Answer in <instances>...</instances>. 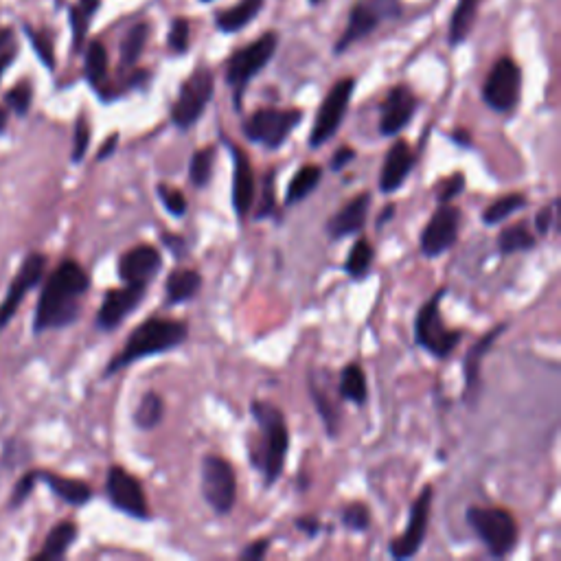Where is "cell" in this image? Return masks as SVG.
<instances>
[{"label": "cell", "mask_w": 561, "mask_h": 561, "mask_svg": "<svg viewBox=\"0 0 561 561\" xmlns=\"http://www.w3.org/2000/svg\"><path fill=\"white\" fill-rule=\"evenodd\" d=\"M296 531H301L309 540H314V537L323 531V524L316 518V515H301V518L294 520Z\"/></svg>", "instance_id": "cell-51"}, {"label": "cell", "mask_w": 561, "mask_h": 561, "mask_svg": "<svg viewBox=\"0 0 561 561\" xmlns=\"http://www.w3.org/2000/svg\"><path fill=\"white\" fill-rule=\"evenodd\" d=\"M393 215H395V204H388L382 215L377 217V228H384V222H391Z\"/></svg>", "instance_id": "cell-57"}, {"label": "cell", "mask_w": 561, "mask_h": 561, "mask_svg": "<svg viewBox=\"0 0 561 561\" xmlns=\"http://www.w3.org/2000/svg\"><path fill=\"white\" fill-rule=\"evenodd\" d=\"M202 3H213V0H202Z\"/></svg>", "instance_id": "cell-60"}, {"label": "cell", "mask_w": 561, "mask_h": 561, "mask_svg": "<svg viewBox=\"0 0 561 561\" xmlns=\"http://www.w3.org/2000/svg\"><path fill=\"white\" fill-rule=\"evenodd\" d=\"M382 22V11L369 5V3H358L353 5L349 20H347V27L342 31V36L338 38L334 51L340 55L345 53L351 44L360 42L362 38L371 36V33L377 29V25Z\"/></svg>", "instance_id": "cell-23"}, {"label": "cell", "mask_w": 561, "mask_h": 561, "mask_svg": "<svg viewBox=\"0 0 561 561\" xmlns=\"http://www.w3.org/2000/svg\"><path fill=\"white\" fill-rule=\"evenodd\" d=\"M480 3H483V0H459V3H456L450 18V33H448L450 47H459V44H463L469 38L478 16Z\"/></svg>", "instance_id": "cell-29"}, {"label": "cell", "mask_w": 561, "mask_h": 561, "mask_svg": "<svg viewBox=\"0 0 561 561\" xmlns=\"http://www.w3.org/2000/svg\"><path fill=\"white\" fill-rule=\"evenodd\" d=\"M202 498L217 515H228L237 502L235 467L217 454L202 459Z\"/></svg>", "instance_id": "cell-9"}, {"label": "cell", "mask_w": 561, "mask_h": 561, "mask_svg": "<svg viewBox=\"0 0 561 561\" xmlns=\"http://www.w3.org/2000/svg\"><path fill=\"white\" fill-rule=\"evenodd\" d=\"M71 25H73V44H75V49H82L84 47V40H86V33H88L90 18L79 7H73L71 9Z\"/></svg>", "instance_id": "cell-50"}, {"label": "cell", "mask_w": 561, "mask_h": 561, "mask_svg": "<svg viewBox=\"0 0 561 561\" xmlns=\"http://www.w3.org/2000/svg\"><path fill=\"white\" fill-rule=\"evenodd\" d=\"M338 397L351 402L356 406H364L369 399V386H366V375L362 366L351 362L340 373V384H338Z\"/></svg>", "instance_id": "cell-30"}, {"label": "cell", "mask_w": 561, "mask_h": 561, "mask_svg": "<svg viewBox=\"0 0 561 561\" xmlns=\"http://www.w3.org/2000/svg\"><path fill=\"white\" fill-rule=\"evenodd\" d=\"M417 165V156L406 141H395L391 150L384 156V165L380 171V191L384 196H391L397 189H402L412 169Z\"/></svg>", "instance_id": "cell-21"}, {"label": "cell", "mask_w": 561, "mask_h": 561, "mask_svg": "<svg viewBox=\"0 0 561 561\" xmlns=\"http://www.w3.org/2000/svg\"><path fill=\"white\" fill-rule=\"evenodd\" d=\"M461 222H463V213L459 206L448 204H439V209L434 211V215L430 217V222L423 228V233L419 237V250L421 255L426 259H437L443 253L456 244L461 233Z\"/></svg>", "instance_id": "cell-12"}, {"label": "cell", "mask_w": 561, "mask_h": 561, "mask_svg": "<svg viewBox=\"0 0 561 561\" xmlns=\"http://www.w3.org/2000/svg\"><path fill=\"white\" fill-rule=\"evenodd\" d=\"M263 3L266 0H239L237 5H233L231 9L220 11V14L215 16V25L220 31L224 33H237L242 31L244 27H248L250 22H253L259 11L263 9Z\"/></svg>", "instance_id": "cell-28"}, {"label": "cell", "mask_w": 561, "mask_h": 561, "mask_svg": "<svg viewBox=\"0 0 561 561\" xmlns=\"http://www.w3.org/2000/svg\"><path fill=\"white\" fill-rule=\"evenodd\" d=\"M320 180H323V167H318V165L301 167L294 174V178L290 180L288 193H285V204L294 206V204H299L305 198L312 196L316 187L320 185Z\"/></svg>", "instance_id": "cell-31"}, {"label": "cell", "mask_w": 561, "mask_h": 561, "mask_svg": "<svg viewBox=\"0 0 561 561\" xmlns=\"http://www.w3.org/2000/svg\"><path fill=\"white\" fill-rule=\"evenodd\" d=\"M106 494H108L110 505L117 511L130 515V518H134V520L152 518L150 502H147L143 485L128 472V469H123L119 465H112L108 469Z\"/></svg>", "instance_id": "cell-13"}, {"label": "cell", "mask_w": 561, "mask_h": 561, "mask_svg": "<svg viewBox=\"0 0 561 561\" xmlns=\"http://www.w3.org/2000/svg\"><path fill=\"white\" fill-rule=\"evenodd\" d=\"M557 209H559V198L551 202V206H544V209L535 215V231L540 237H546L555 228L557 222Z\"/></svg>", "instance_id": "cell-48"}, {"label": "cell", "mask_w": 561, "mask_h": 561, "mask_svg": "<svg viewBox=\"0 0 561 561\" xmlns=\"http://www.w3.org/2000/svg\"><path fill=\"white\" fill-rule=\"evenodd\" d=\"M215 93V75L209 68L200 66L198 71H193L185 84L180 86L178 99L171 106V123L176 125L180 132L191 130L193 125L200 121L209 101Z\"/></svg>", "instance_id": "cell-8"}, {"label": "cell", "mask_w": 561, "mask_h": 561, "mask_svg": "<svg viewBox=\"0 0 561 561\" xmlns=\"http://www.w3.org/2000/svg\"><path fill=\"white\" fill-rule=\"evenodd\" d=\"M274 215H277V193H274V169H272L268 171L266 178H263L255 217L257 220H266V217H274Z\"/></svg>", "instance_id": "cell-40"}, {"label": "cell", "mask_w": 561, "mask_h": 561, "mask_svg": "<svg viewBox=\"0 0 561 561\" xmlns=\"http://www.w3.org/2000/svg\"><path fill=\"white\" fill-rule=\"evenodd\" d=\"M417 108H419V99L408 86L399 84L388 90L380 112V134L397 136L404 128H408Z\"/></svg>", "instance_id": "cell-18"}, {"label": "cell", "mask_w": 561, "mask_h": 561, "mask_svg": "<svg viewBox=\"0 0 561 561\" xmlns=\"http://www.w3.org/2000/svg\"><path fill=\"white\" fill-rule=\"evenodd\" d=\"M160 268H163V257H160L158 248L150 244L134 246L119 259V277L128 285H147L150 288Z\"/></svg>", "instance_id": "cell-19"}, {"label": "cell", "mask_w": 561, "mask_h": 561, "mask_svg": "<svg viewBox=\"0 0 561 561\" xmlns=\"http://www.w3.org/2000/svg\"><path fill=\"white\" fill-rule=\"evenodd\" d=\"M16 57V44H14V33L9 29H0V77L9 68V64L14 62Z\"/></svg>", "instance_id": "cell-49"}, {"label": "cell", "mask_w": 561, "mask_h": 561, "mask_svg": "<svg viewBox=\"0 0 561 561\" xmlns=\"http://www.w3.org/2000/svg\"><path fill=\"white\" fill-rule=\"evenodd\" d=\"M353 90H356V79L353 77L340 79L338 84L331 86L327 97L323 99V103H320L314 128L309 132V147H312V150L323 147L327 141L334 139L342 121L347 117Z\"/></svg>", "instance_id": "cell-10"}, {"label": "cell", "mask_w": 561, "mask_h": 561, "mask_svg": "<svg viewBox=\"0 0 561 561\" xmlns=\"http://www.w3.org/2000/svg\"><path fill=\"white\" fill-rule=\"evenodd\" d=\"M189 40H191V29H189V20L187 18H174L169 27V36H167V44L169 49L182 55L189 51Z\"/></svg>", "instance_id": "cell-41"}, {"label": "cell", "mask_w": 561, "mask_h": 561, "mask_svg": "<svg viewBox=\"0 0 561 561\" xmlns=\"http://www.w3.org/2000/svg\"><path fill=\"white\" fill-rule=\"evenodd\" d=\"M160 242H163V246H167L169 253H171V255H176L178 259L187 255V242H185V239H182L180 235L163 233V235H160Z\"/></svg>", "instance_id": "cell-53"}, {"label": "cell", "mask_w": 561, "mask_h": 561, "mask_svg": "<svg viewBox=\"0 0 561 561\" xmlns=\"http://www.w3.org/2000/svg\"><path fill=\"white\" fill-rule=\"evenodd\" d=\"M5 123H7V112H5L3 108H0V132L5 130Z\"/></svg>", "instance_id": "cell-58"}, {"label": "cell", "mask_w": 561, "mask_h": 561, "mask_svg": "<svg viewBox=\"0 0 561 561\" xmlns=\"http://www.w3.org/2000/svg\"><path fill=\"white\" fill-rule=\"evenodd\" d=\"M150 40V25L147 22H139L134 25L121 42V66L132 68L136 62L141 60V55L145 51V44Z\"/></svg>", "instance_id": "cell-37"}, {"label": "cell", "mask_w": 561, "mask_h": 561, "mask_svg": "<svg viewBox=\"0 0 561 561\" xmlns=\"http://www.w3.org/2000/svg\"><path fill=\"white\" fill-rule=\"evenodd\" d=\"M165 417V399L154 391H147L134 410V426L139 430H154Z\"/></svg>", "instance_id": "cell-32"}, {"label": "cell", "mask_w": 561, "mask_h": 561, "mask_svg": "<svg viewBox=\"0 0 561 561\" xmlns=\"http://www.w3.org/2000/svg\"><path fill=\"white\" fill-rule=\"evenodd\" d=\"M537 246V237L529 231L526 224H513L509 228H502L498 235V250L500 255H513V253H526Z\"/></svg>", "instance_id": "cell-33"}, {"label": "cell", "mask_w": 561, "mask_h": 561, "mask_svg": "<svg viewBox=\"0 0 561 561\" xmlns=\"http://www.w3.org/2000/svg\"><path fill=\"white\" fill-rule=\"evenodd\" d=\"M309 3H312V5H316V3H320V0H309Z\"/></svg>", "instance_id": "cell-59"}, {"label": "cell", "mask_w": 561, "mask_h": 561, "mask_svg": "<svg viewBox=\"0 0 561 561\" xmlns=\"http://www.w3.org/2000/svg\"><path fill=\"white\" fill-rule=\"evenodd\" d=\"M507 331V323H500L494 329H489L483 338H478L472 349L467 351V356L463 358V375H465V402L469 406L476 404L478 399V391H480V366H483V360L489 356V351L494 349L496 342L500 340V336Z\"/></svg>", "instance_id": "cell-20"}, {"label": "cell", "mask_w": 561, "mask_h": 561, "mask_svg": "<svg viewBox=\"0 0 561 561\" xmlns=\"http://www.w3.org/2000/svg\"><path fill=\"white\" fill-rule=\"evenodd\" d=\"M450 139H452V143H456L459 147H472V134H469L467 130H463V128H456L452 134H450Z\"/></svg>", "instance_id": "cell-56"}, {"label": "cell", "mask_w": 561, "mask_h": 561, "mask_svg": "<svg viewBox=\"0 0 561 561\" xmlns=\"http://www.w3.org/2000/svg\"><path fill=\"white\" fill-rule=\"evenodd\" d=\"M270 551V540L268 537H263V540H257L253 544H248L242 553H239V559L242 561H259L268 555Z\"/></svg>", "instance_id": "cell-52"}, {"label": "cell", "mask_w": 561, "mask_h": 561, "mask_svg": "<svg viewBox=\"0 0 561 561\" xmlns=\"http://www.w3.org/2000/svg\"><path fill=\"white\" fill-rule=\"evenodd\" d=\"M277 47H279V36L274 31H268L263 33V36H259L255 42H250L248 47L235 51L226 60L224 79L233 90V101L237 110H242V97L246 93L248 84L270 64L274 53H277Z\"/></svg>", "instance_id": "cell-4"}, {"label": "cell", "mask_w": 561, "mask_h": 561, "mask_svg": "<svg viewBox=\"0 0 561 561\" xmlns=\"http://www.w3.org/2000/svg\"><path fill=\"white\" fill-rule=\"evenodd\" d=\"M84 71H86V79L90 82V86L101 93L103 86H106V79H108V51L101 42L88 44Z\"/></svg>", "instance_id": "cell-35"}, {"label": "cell", "mask_w": 561, "mask_h": 561, "mask_svg": "<svg viewBox=\"0 0 561 561\" xmlns=\"http://www.w3.org/2000/svg\"><path fill=\"white\" fill-rule=\"evenodd\" d=\"M145 294H147V285L125 283L123 288L108 290L97 312V327L101 331H114L117 327H121L123 320L145 301Z\"/></svg>", "instance_id": "cell-17"}, {"label": "cell", "mask_w": 561, "mask_h": 561, "mask_svg": "<svg viewBox=\"0 0 561 561\" xmlns=\"http://www.w3.org/2000/svg\"><path fill=\"white\" fill-rule=\"evenodd\" d=\"M44 270H47V255L31 253L29 257H25V261H22L18 274L14 277V281H11L9 290L5 294V301L0 303V329L9 325V320L16 316L18 307L27 299V294L36 288V285H40Z\"/></svg>", "instance_id": "cell-15"}, {"label": "cell", "mask_w": 561, "mask_h": 561, "mask_svg": "<svg viewBox=\"0 0 561 561\" xmlns=\"http://www.w3.org/2000/svg\"><path fill=\"white\" fill-rule=\"evenodd\" d=\"M156 196L163 202V206L167 209L169 215L174 217H185L187 213V198L182 196V191L167 187V185H158L156 187Z\"/></svg>", "instance_id": "cell-42"}, {"label": "cell", "mask_w": 561, "mask_h": 561, "mask_svg": "<svg viewBox=\"0 0 561 561\" xmlns=\"http://www.w3.org/2000/svg\"><path fill=\"white\" fill-rule=\"evenodd\" d=\"M40 480L42 483H47L53 494L57 498H62L66 505L84 507L90 500H93V489H90V485H86L84 480L60 476L53 472H40Z\"/></svg>", "instance_id": "cell-26"}, {"label": "cell", "mask_w": 561, "mask_h": 561, "mask_svg": "<svg viewBox=\"0 0 561 561\" xmlns=\"http://www.w3.org/2000/svg\"><path fill=\"white\" fill-rule=\"evenodd\" d=\"M222 141L228 147V152L233 156V209L239 220H246L253 211V204L257 198V185H255V169L250 163V156L222 134Z\"/></svg>", "instance_id": "cell-16"}, {"label": "cell", "mask_w": 561, "mask_h": 561, "mask_svg": "<svg viewBox=\"0 0 561 561\" xmlns=\"http://www.w3.org/2000/svg\"><path fill=\"white\" fill-rule=\"evenodd\" d=\"M27 31V36L31 38V44H33V49H36L38 57L42 60V64L47 66V68H53L55 66V53H53V44L51 40L44 36V33H38V31H33V29H25Z\"/></svg>", "instance_id": "cell-46"}, {"label": "cell", "mask_w": 561, "mask_h": 561, "mask_svg": "<svg viewBox=\"0 0 561 561\" xmlns=\"http://www.w3.org/2000/svg\"><path fill=\"white\" fill-rule=\"evenodd\" d=\"M353 158H356V150H351V147H340V150H336L334 156H331V169L342 171L349 163H353Z\"/></svg>", "instance_id": "cell-54"}, {"label": "cell", "mask_w": 561, "mask_h": 561, "mask_svg": "<svg viewBox=\"0 0 561 561\" xmlns=\"http://www.w3.org/2000/svg\"><path fill=\"white\" fill-rule=\"evenodd\" d=\"M432 498H434V491L428 485V487H423V491L417 496V500L412 502L406 531L399 535V537H395V540L391 542V546H388V553H391L393 559H397V561L412 559L421 551V546H423V542H426V537H428Z\"/></svg>", "instance_id": "cell-14"}, {"label": "cell", "mask_w": 561, "mask_h": 561, "mask_svg": "<svg viewBox=\"0 0 561 561\" xmlns=\"http://www.w3.org/2000/svg\"><path fill=\"white\" fill-rule=\"evenodd\" d=\"M526 204H529V200H526V196H522V193H507V196H502L496 202H491L487 209L483 211V224L485 226H498L505 220H509L513 213L522 211Z\"/></svg>", "instance_id": "cell-36"}, {"label": "cell", "mask_w": 561, "mask_h": 561, "mask_svg": "<svg viewBox=\"0 0 561 561\" xmlns=\"http://www.w3.org/2000/svg\"><path fill=\"white\" fill-rule=\"evenodd\" d=\"M79 535V529L75 522H57L53 529L49 531L47 540H44L42 551L33 557L36 561H55L66 557V553L71 551V546L75 544Z\"/></svg>", "instance_id": "cell-27"}, {"label": "cell", "mask_w": 561, "mask_h": 561, "mask_svg": "<svg viewBox=\"0 0 561 561\" xmlns=\"http://www.w3.org/2000/svg\"><path fill=\"white\" fill-rule=\"evenodd\" d=\"M340 520L349 531L364 533V531H369V526H371V511H369V507L362 505V502H351V505L342 509Z\"/></svg>", "instance_id": "cell-39"}, {"label": "cell", "mask_w": 561, "mask_h": 561, "mask_svg": "<svg viewBox=\"0 0 561 561\" xmlns=\"http://www.w3.org/2000/svg\"><path fill=\"white\" fill-rule=\"evenodd\" d=\"M309 397H312L318 417L323 419L327 437L336 439L340 434L342 410H340V404H338V397H334L327 391L325 384L320 382V375L316 371L309 373Z\"/></svg>", "instance_id": "cell-24"}, {"label": "cell", "mask_w": 561, "mask_h": 561, "mask_svg": "<svg viewBox=\"0 0 561 561\" xmlns=\"http://www.w3.org/2000/svg\"><path fill=\"white\" fill-rule=\"evenodd\" d=\"M373 261H375V248L369 239L362 237L349 250L347 261H345V272L353 281H362V279H366V274L371 272Z\"/></svg>", "instance_id": "cell-34"}, {"label": "cell", "mask_w": 561, "mask_h": 561, "mask_svg": "<svg viewBox=\"0 0 561 561\" xmlns=\"http://www.w3.org/2000/svg\"><path fill=\"white\" fill-rule=\"evenodd\" d=\"M469 524L480 542L485 544L487 553L494 559H505L518 546L520 529L513 515L502 507H469L465 513Z\"/></svg>", "instance_id": "cell-5"}, {"label": "cell", "mask_w": 561, "mask_h": 561, "mask_svg": "<svg viewBox=\"0 0 561 561\" xmlns=\"http://www.w3.org/2000/svg\"><path fill=\"white\" fill-rule=\"evenodd\" d=\"M187 338H189V325L185 320L150 316L132 331L128 342H125L123 349L110 360L103 375L110 377L114 373L128 369L130 364L139 360L163 356V353H169L185 345Z\"/></svg>", "instance_id": "cell-3"}, {"label": "cell", "mask_w": 561, "mask_h": 561, "mask_svg": "<svg viewBox=\"0 0 561 561\" xmlns=\"http://www.w3.org/2000/svg\"><path fill=\"white\" fill-rule=\"evenodd\" d=\"M371 202L373 198L369 191H362L360 196L349 200L336 215H331L327 220L325 224L327 235L331 239H345L349 235H358L366 226V220H369Z\"/></svg>", "instance_id": "cell-22"}, {"label": "cell", "mask_w": 561, "mask_h": 561, "mask_svg": "<svg viewBox=\"0 0 561 561\" xmlns=\"http://www.w3.org/2000/svg\"><path fill=\"white\" fill-rule=\"evenodd\" d=\"M522 97V68L511 57H500L483 84V101L494 112L515 110Z\"/></svg>", "instance_id": "cell-11"}, {"label": "cell", "mask_w": 561, "mask_h": 561, "mask_svg": "<svg viewBox=\"0 0 561 561\" xmlns=\"http://www.w3.org/2000/svg\"><path fill=\"white\" fill-rule=\"evenodd\" d=\"M117 145H119V134H112L110 139L101 145V150H99V154H97V160H99V163H101V160L110 158V156L114 154V150H117Z\"/></svg>", "instance_id": "cell-55"}, {"label": "cell", "mask_w": 561, "mask_h": 561, "mask_svg": "<svg viewBox=\"0 0 561 561\" xmlns=\"http://www.w3.org/2000/svg\"><path fill=\"white\" fill-rule=\"evenodd\" d=\"M465 191V174L463 171H456V174L448 176L443 182H439L437 187V200L439 204H448L456 200Z\"/></svg>", "instance_id": "cell-44"}, {"label": "cell", "mask_w": 561, "mask_h": 561, "mask_svg": "<svg viewBox=\"0 0 561 561\" xmlns=\"http://www.w3.org/2000/svg\"><path fill=\"white\" fill-rule=\"evenodd\" d=\"M448 294V288H441L432 294V299L419 307L415 318V342L426 349L430 356L445 360L452 356V351L461 345L463 331L450 329L441 316V301Z\"/></svg>", "instance_id": "cell-6"}, {"label": "cell", "mask_w": 561, "mask_h": 561, "mask_svg": "<svg viewBox=\"0 0 561 561\" xmlns=\"http://www.w3.org/2000/svg\"><path fill=\"white\" fill-rule=\"evenodd\" d=\"M38 480H40V472H29V474L22 476V478L18 480V485L14 487V494H11L9 507H11V509L20 507L22 502H25V500L31 496V491H33V487H36Z\"/></svg>", "instance_id": "cell-47"}, {"label": "cell", "mask_w": 561, "mask_h": 561, "mask_svg": "<svg viewBox=\"0 0 561 561\" xmlns=\"http://www.w3.org/2000/svg\"><path fill=\"white\" fill-rule=\"evenodd\" d=\"M303 121V110H281V108H259L244 123V136L255 145L266 150H279L290 139L296 125Z\"/></svg>", "instance_id": "cell-7"}, {"label": "cell", "mask_w": 561, "mask_h": 561, "mask_svg": "<svg viewBox=\"0 0 561 561\" xmlns=\"http://www.w3.org/2000/svg\"><path fill=\"white\" fill-rule=\"evenodd\" d=\"M202 290V274L191 268H178L165 281L167 305H182L196 299Z\"/></svg>", "instance_id": "cell-25"}, {"label": "cell", "mask_w": 561, "mask_h": 561, "mask_svg": "<svg viewBox=\"0 0 561 561\" xmlns=\"http://www.w3.org/2000/svg\"><path fill=\"white\" fill-rule=\"evenodd\" d=\"M215 147H202V150L193 152L189 160V182L196 189H204L213 178V167H215Z\"/></svg>", "instance_id": "cell-38"}, {"label": "cell", "mask_w": 561, "mask_h": 561, "mask_svg": "<svg viewBox=\"0 0 561 561\" xmlns=\"http://www.w3.org/2000/svg\"><path fill=\"white\" fill-rule=\"evenodd\" d=\"M250 412H253L259 428V437L248 445L250 463L259 469L266 487H272L281 478L285 461H288V421H285V415L277 406H272L270 402H259V399L250 404Z\"/></svg>", "instance_id": "cell-2"}, {"label": "cell", "mask_w": 561, "mask_h": 561, "mask_svg": "<svg viewBox=\"0 0 561 561\" xmlns=\"http://www.w3.org/2000/svg\"><path fill=\"white\" fill-rule=\"evenodd\" d=\"M31 99H33V88H31V84H27V82H22V84H18L16 88H11L9 93H7V97H5V101H7V106L14 110L18 117H25V114L29 112V108H31Z\"/></svg>", "instance_id": "cell-43"}, {"label": "cell", "mask_w": 561, "mask_h": 561, "mask_svg": "<svg viewBox=\"0 0 561 561\" xmlns=\"http://www.w3.org/2000/svg\"><path fill=\"white\" fill-rule=\"evenodd\" d=\"M90 145V125L84 117H79L75 123V136H73V163H82Z\"/></svg>", "instance_id": "cell-45"}, {"label": "cell", "mask_w": 561, "mask_h": 561, "mask_svg": "<svg viewBox=\"0 0 561 561\" xmlns=\"http://www.w3.org/2000/svg\"><path fill=\"white\" fill-rule=\"evenodd\" d=\"M90 290L88 272L77 261L66 259L44 283L33 318V331L44 334L49 329H64L77 323L82 312V299Z\"/></svg>", "instance_id": "cell-1"}]
</instances>
